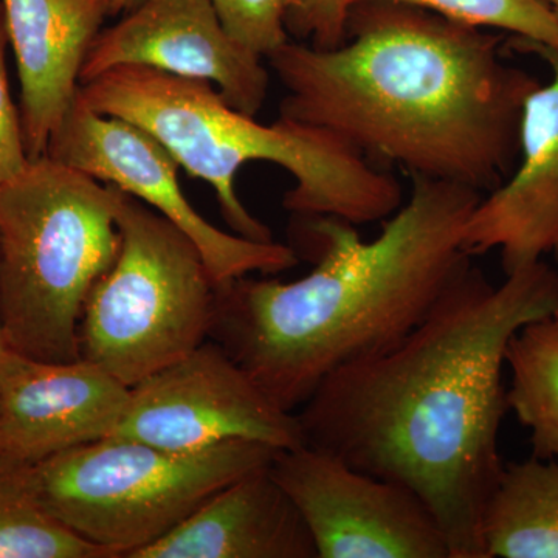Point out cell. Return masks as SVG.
Listing matches in <instances>:
<instances>
[{
	"label": "cell",
	"mask_w": 558,
	"mask_h": 558,
	"mask_svg": "<svg viewBox=\"0 0 558 558\" xmlns=\"http://www.w3.org/2000/svg\"><path fill=\"white\" fill-rule=\"evenodd\" d=\"M509 46L542 58L550 81L524 102L519 168L481 197L462 230L465 252L476 256L499 250L506 275L543 256H558V50L519 38Z\"/></svg>",
	"instance_id": "cell-12"
},
{
	"label": "cell",
	"mask_w": 558,
	"mask_h": 558,
	"mask_svg": "<svg viewBox=\"0 0 558 558\" xmlns=\"http://www.w3.org/2000/svg\"><path fill=\"white\" fill-rule=\"evenodd\" d=\"M0 558H116L50 515L22 483L20 470L0 461Z\"/></svg>",
	"instance_id": "cell-18"
},
{
	"label": "cell",
	"mask_w": 558,
	"mask_h": 558,
	"mask_svg": "<svg viewBox=\"0 0 558 558\" xmlns=\"http://www.w3.org/2000/svg\"><path fill=\"white\" fill-rule=\"evenodd\" d=\"M486 558H558V462L502 468L483 519Z\"/></svg>",
	"instance_id": "cell-16"
},
{
	"label": "cell",
	"mask_w": 558,
	"mask_h": 558,
	"mask_svg": "<svg viewBox=\"0 0 558 558\" xmlns=\"http://www.w3.org/2000/svg\"><path fill=\"white\" fill-rule=\"evenodd\" d=\"M411 180L409 202L374 240L341 219L306 218L319 245L310 275L216 288L209 340L281 409L295 413L333 371L399 344L472 264L462 230L480 191Z\"/></svg>",
	"instance_id": "cell-3"
},
{
	"label": "cell",
	"mask_w": 558,
	"mask_h": 558,
	"mask_svg": "<svg viewBox=\"0 0 558 558\" xmlns=\"http://www.w3.org/2000/svg\"><path fill=\"white\" fill-rule=\"evenodd\" d=\"M112 436L185 453L236 439L278 450L304 444L296 413L281 409L213 340L132 387Z\"/></svg>",
	"instance_id": "cell-9"
},
{
	"label": "cell",
	"mask_w": 558,
	"mask_h": 558,
	"mask_svg": "<svg viewBox=\"0 0 558 558\" xmlns=\"http://www.w3.org/2000/svg\"><path fill=\"white\" fill-rule=\"evenodd\" d=\"M266 62L286 90L282 119L480 193L515 163L524 102L539 86L505 61L499 36L402 3H354L341 46L289 39Z\"/></svg>",
	"instance_id": "cell-2"
},
{
	"label": "cell",
	"mask_w": 558,
	"mask_h": 558,
	"mask_svg": "<svg viewBox=\"0 0 558 558\" xmlns=\"http://www.w3.org/2000/svg\"><path fill=\"white\" fill-rule=\"evenodd\" d=\"M509 410L529 432L532 457L558 462V315L535 319L506 349Z\"/></svg>",
	"instance_id": "cell-17"
},
{
	"label": "cell",
	"mask_w": 558,
	"mask_h": 558,
	"mask_svg": "<svg viewBox=\"0 0 558 558\" xmlns=\"http://www.w3.org/2000/svg\"><path fill=\"white\" fill-rule=\"evenodd\" d=\"M142 0H113L112 16H121L128 11L135 9Z\"/></svg>",
	"instance_id": "cell-24"
},
{
	"label": "cell",
	"mask_w": 558,
	"mask_h": 558,
	"mask_svg": "<svg viewBox=\"0 0 558 558\" xmlns=\"http://www.w3.org/2000/svg\"><path fill=\"white\" fill-rule=\"evenodd\" d=\"M130 399V387L86 360L24 359L0 379V461L36 464L109 438Z\"/></svg>",
	"instance_id": "cell-13"
},
{
	"label": "cell",
	"mask_w": 558,
	"mask_h": 558,
	"mask_svg": "<svg viewBox=\"0 0 558 558\" xmlns=\"http://www.w3.org/2000/svg\"><path fill=\"white\" fill-rule=\"evenodd\" d=\"M546 3L554 10V13L558 16V0H545Z\"/></svg>",
	"instance_id": "cell-25"
},
{
	"label": "cell",
	"mask_w": 558,
	"mask_h": 558,
	"mask_svg": "<svg viewBox=\"0 0 558 558\" xmlns=\"http://www.w3.org/2000/svg\"><path fill=\"white\" fill-rule=\"evenodd\" d=\"M389 2L432 11L469 27L495 28L558 50V16L545 0H354Z\"/></svg>",
	"instance_id": "cell-19"
},
{
	"label": "cell",
	"mask_w": 558,
	"mask_h": 558,
	"mask_svg": "<svg viewBox=\"0 0 558 558\" xmlns=\"http://www.w3.org/2000/svg\"><path fill=\"white\" fill-rule=\"evenodd\" d=\"M134 558H318L306 521L270 465L231 481Z\"/></svg>",
	"instance_id": "cell-15"
},
{
	"label": "cell",
	"mask_w": 558,
	"mask_h": 558,
	"mask_svg": "<svg viewBox=\"0 0 558 558\" xmlns=\"http://www.w3.org/2000/svg\"><path fill=\"white\" fill-rule=\"evenodd\" d=\"M80 95L97 112L131 121L159 140L191 178L211 185L223 220L247 240L274 241L238 194V174L250 161H269L292 175L295 186L282 207L301 218L363 226L391 218L402 207L399 180L332 132L282 117L259 123L207 81L117 68L83 84Z\"/></svg>",
	"instance_id": "cell-4"
},
{
	"label": "cell",
	"mask_w": 558,
	"mask_h": 558,
	"mask_svg": "<svg viewBox=\"0 0 558 558\" xmlns=\"http://www.w3.org/2000/svg\"><path fill=\"white\" fill-rule=\"evenodd\" d=\"M226 31L266 60L290 39L288 16L293 0H209Z\"/></svg>",
	"instance_id": "cell-20"
},
{
	"label": "cell",
	"mask_w": 558,
	"mask_h": 558,
	"mask_svg": "<svg viewBox=\"0 0 558 558\" xmlns=\"http://www.w3.org/2000/svg\"><path fill=\"white\" fill-rule=\"evenodd\" d=\"M46 156L156 209L193 241L216 286L281 274L299 264V253L288 245L247 240L209 223L186 199L170 150L137 124L92 109L80 94Z\"/></svg>",
	"instance_id": "cell-8"
},
{
	"label": "cell",
	"mask_w": 558,
	"mask_h": 558,
	"mask_svg": "<svg viewBox=\"0 0 558 558\" xmlns=\"http://www.w3.org/2000/svg\"><path fill=\"white\" fill-rule=\"evenodd\" d=\"M117 226L119 253L84 304L80 359L132 388L209 340L218 286L193 241L124 191Z\"/></svg>",
	"instance_id": "cell-7"
},
{
	"label": "cell",
	"mask_w": 558,
	"mask_h": 558,
	"mask_svg": "<svg viewBox=\"0 0 558 558\" xmlns=\"http://www.w3.org/2000/svg\"><path fill=\"white\" fill-rule=\"evenodd\" d=\"M22 360H24V357L16 354V352L5 343L2 336H0V379L11 373L14 368H17V365H20Z\"/></svg>",
	"instance_id": "cell-23"
},
{
	"label": "cell",
	"mask_w": 558,
	"mask_h": 558,
	"mask_svg": "<svg viewBox=\"0 0 558 558\" xmlns=\"http://www.w3.org/2000/svg\"><path fill=\"white\" fill-rule=\"evenodd\" d=\"M117 68L207 81L234 109L256 117L269 90L266 60L223 27L209 0H142L92 44L81 86Z\"/></svg>",
	"instance_id": "cell-11"
},
{
	"label": "cell",
	"mask_w": 558,
	"mask_h": 558,
	"mask_svg": "<svg viewBox=\"0 0 558 558\" xmlns=\"http://www.w3.org/2000/svg\"><path fill=\"white\" fill-rule=\"evenodd\" d=\"M7 44H9V36H7L5 16L0 5V185L20 174L31 161L25 150L20 109L14 106L11 98L5 68Z\"/></svg>",
	"instance_id": "cell-22"
},
{
	"label": "cell",
	"mask_w": 558,
	"mask_h": 558,
	"mask_svg": "<svg viewBox=\"0 0 558 558\" xmlns=\"http://www.w3.org/2000/svg\"><path fill=\"white\" fill-rule=\"evenodd\" d=\"M553 315L558 271L545 260L499 286L470 264L409 337L318 385L296 413L304 444L414 492L450 558H486L484 510L505 468L506 349Z\"/></svg>",
	"instance_id": "cell-1"
},
{
	"label": "cell",
	"mask_w": 558,
	"mask_h": 558,
	"mask_svg": "<svg viewBox=\"0 0 558 558\" xmlns=\"http://www.w3.org/2000/svg\"><path fill=\"white\" fill-rule=\"evenodd\" d=\"M354 0H293L288 16L289 36L315 49L329 50L347 38Z\"/></svg>",
	"instance_id": "cell-21"
},
{
	"label": "cell",
	"mask_w": 558,
	"mask_h": 558,
	"mask_svg": "<svg viewBox=\"0 0 558 558\" xmlns=\"http://www.w3.org/2000/svg\"><path fill=\"white\" fill-rule=\"evenodd\" d=\"M270 470L306 521L318 558H450L438 521L402 484L306 444L279 451Z\"/></svg>",
	"instance_id": "cell-10"
},
{
	"label": "cell",
	"mask_w": 558,
	"mask_h": 558,
	"mask_svg": "<svg viewBox=\"0 0 558 558\" xmlns=\"http://www.w3.org/2000/svg\"><path fill=\"white\" fill-rule=\"evenodd\" d=\"M21 84L20 116L28 159L46 156L81 89L92 44L113 0H0Z\"/></svg>",
	"instance_id": "cell-14"
},
{
	"label": "cell",
	"mask_w": 558,
	"mask_h": 558,
	"mask_svg": "<svg viewBox=\"0 0 558 558\" xmlns=\"http://www.w3.org/2000/svg\"><path fill=\"white\" fill-rule=\"evenodd\" d=\"M120 197L49 156L0 185V336L21 357L80 360L84 304L119 253Z\"/></svg>",
	"instance_id": "cell-5"
},
{
	"label": "cell",
	"mask_w": 558,
	"mask_h": 558,
	"mask_svg": "<svg viewBox=\"0 0 558 558\" xmlns=\"http://www.w3.org/2000/svg\"><path fill=\"white\" fill-rule=\"evenodd\" d=\"M236 439L199 451H171L120 436L16 465L50 515L116 558H134L189 519L213 494L279 453Z\"/></svg>",
	"instance_id": "cell-6"
}]
</instances>
